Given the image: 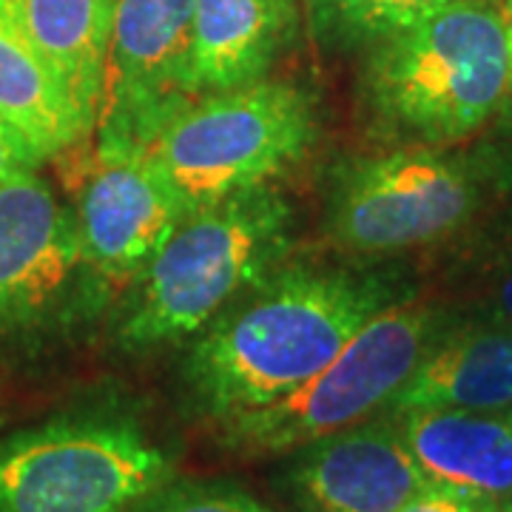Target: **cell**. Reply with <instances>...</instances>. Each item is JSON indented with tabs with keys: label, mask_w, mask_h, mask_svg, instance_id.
Returning <instances> with one entry per match:
<instances>
[{
	"label": "cell",
	"mask_w": 512,
	"mask_h": 512,
	"mask_svg": "<svg viewBox=\"0 0 512 512\" xmlns=\"http://www.w3.org/2000/svg\"><path fill=\"white\" fill-rule=\"evenodd\" d=\"M384 305L390 288L379 279L279 271L200 330L185 382L217 421L265 407L319 373Z\"/></svg>",
	"instance_id": "6da1fadb"
},
{
	"label": "cell",
	"mask_w": 512,
	"mask_h": 512,
	"mask_svg": "<svg viewBox=\"0 0 512 512\" xmlns=\"http://www.w3.org/2000/svg\"><path fill=\"white\" fill-rule=\"evenodd\" d=\"M370 106L421 143H456L490 126L512 97L501 0H453L370 46Z\"/></svg>",
	"instance_id": "7a4b0ae2"
},
{
	"label": "cell",
	"mask_w": 512,
	"mask_h": 512,
	"mask_svg": "<svg viewBox=\"0 0 512 512\" xmlns=\"http://www.w3.org/2000/svg\"><path fill=\"white\" fill-rule=\"evenodd\" d=\"M291 231V205L268 185L188 211L140 274L123 342L154 348L205 330L268 276Z\"/></svg>",
	"instance_id": "3957f363"
},
{
	"label": "cell",
	"mask_w": 512,
	"mask_h": 512,
	"mask_svg": "<svg viewBox=\"0 0 512 512\" xmlns=\"http://www.w3.org/2000/svg\"><path fill=\"white\" fill-rule=\"evenodd\" d=\"M313 137L311 97L291 83L256 80L194 100L157 134L146 160L188 214L268 185Z\"/></svg>",
	"instance_id": "277c9868"
},
{
	"label": "cell",
	"mask_w": 512,
	"mask_h": 512,
	"mask_svg": "<svg viewBox=\"0 0 512 512\" xmlns=\"http://www.w3.org/2000/svg\"><path fill=\"white\" fill-rule=\"evenodd\" d=\"M436 336L439 316L430 308L384 305L308 382L265 407L220 421L222 444L237 453L276 456L373 419L390 407Z\"/></svg>",
	"instance_id": "5b68a950"
},
{
	"label": "cell",
	"mask_w": 512,
	"mask_h": 512,
	"mask_svg": "<svg viewBox=\"0 0 512 512\" xmlns=\"http://www.w3.org/2000/svg\"><path fill=\"white\" fill-rule=\"evenodd\" d=\"M174 461L123 416H63L0 439V512H131Z\"/></svg>",
	"instance_id": "8992f818"
},
{
	"label": "cell",
	"mask_w": 512,
	"mask_h": 512,
	"mask_svg": "<svg viewBox=\"0 0 512 512\" xmlns=\"http://www.w3.org/2000/svg\"><path fill=\"white\" fill-rule=\"evenodd\" d=\"M194 0H114L94 114L97 154H146L200 92L194 86Z\"/></svg>",
	"instance_id": "52a82bcc"
},
{
	"label": "cell",
	"mask_w": 512,
	"mask_h": 512,
	"mask_svg": "<svg viewBox=\"0 0 512 512\" xmlns=\"http://www.w3.org/2000/svg\"><path fill=\"white\" fill-rule=\"evenodd\" d=\"M481 188L464 160L402 148L353 163L333 194V237L359 254H390L450 237L476 214Z\"/></svg>",
	"instance_id": "ba28073f"
},
{
	"label": "cell",
	"mask_w": 512,
	"mask_h": 512,
	"mask_svg": "<svg viewBox=\"0 0 512 512\" xmlns=\"http://www.w3.org/2000/svg\"><path fill=\"white\" fill-rule=\"evenodd\" d=\"M86 268L74 211L35 168L0 185V339L55 325Z\"/></svg>",
	"instance_id": "9c48e42d"
},
{
	"label": "cell",
	"mask_w": 512,
	"mask_h": 512,
	"mask_svg": "<svg viewBox=\"0 0 512 512\" xmlns=\"http://www.w3.org/2000/svg\"><path fill=\"white\" fill-rule=\"evenodd\" d=\"M77 228L89 271L140 276L185 208L146 154H97L77 194Z\"/></svg>",
	"instance_id": "30bf717a"
},
{
	"label": "cell",
	"mask_w": 512,
	"mask_h": 512,
	"mask_svg": "<svg viewBox=\"0 0 512 512\" xmlns=\"http://www.w3.org/2000/svg\"><path fill=\"white\" fill-rule=\"evenodd\" d=\"M288 493L299 512H396L430 481L390 419H367L293 450Z\"/></svg>",
	"instance_id": "8fae6325"
},
{
	"label": "cell",
	"mask_w": 512,
	"mask_h": 512,
	"mask_svg": "<svg viewBox=\"0 0 512 512\" xmlns=\"http://www.w3.org/2000/svg\"><path fill=\"white\" fill-rule=\"evenodd\" d=\"M393 421L430 484L498 504L512 498V407L407 410Z\"/></svg>",
	"instance_id": "7c38bea8"
},
{
	"label": "cell",
	"mask_w": 512,
	"mask_h": 512,
	"mask_svg": "<svg viewBox=\"0 0 512 512\" xmlns=\"http://www.w3.org/2000/svg\"><path fill=\"white\" fill-rule=\"evenodd\" d=\"M510 410L512 328L467 325L436 336L413 376L393 396L387 416L407 410Z\"/></svg>",
	"instance_id": "4fadbf2b"
},
{
	"label": "cell",
	"mask_w": 512,
	"mask_h": 512,
	"mask_svg": "<svg viewBox=\"0 0 512 512\" xmlns=\"http://www.w3.org/2000/svg\"><path fill=\"white\" fill-rule=\"evenodd\" d=\"M296 32V0H194L200 97L265 80Z\"/></svg>",
	"instance_id": "5bb4252c"
},
{
	"label": "cell",
	"mask_w": 512,
	"mask_h": 512,
	"mask_svg": "<svg viewBox=\"0 0 512 512\" xmlns=\"http://www.w3.org/2000/svg\"><path fill=\"white\" fill-rule=\"evenodd\" d=\"M0 123L9 126L35 163L72 151L94 131L66 83L23 35L0 0Z\"/></svg>",
	"instance_id": "9a60e30c"
},
{
	"label": "cell",
	"mask_w": 512,
	"mask_h": 512,
	"mask_svg": "<svg viewBox=\"0 0 512 512\" xmlns=\"http://www.w3.org/2000/svg\"><path fill=\"white\" fill-rule=\"evenodd\" d=\"M29 43L66 83L77 106L97 114L114 0H6Z\"/></svg>",
	"instance_id": "2e32d148"
},
{
	"label": "cell",
	"mask_w": 512,
	"mask_h": 512,
	"mask_svg": "<svg viewBox=\"0 0 512 512\" xmlns=\"http://www.w3.org/2000/svg\"><path fill=\"white\" fill-rule=\"evenodd\" d=\"M453 0H308L316 35L333 46H373Z\"/></svg>",
	"instance_id": "e0dca14e"
},
{
	"label": "cell",
	"mask_w": 512,
	"mask_h": 512,
	"mask_svg": "<svg viewBox=\"0 0 512 512\" xmlns=\"http://www.w3.org/2000/svg\"><path fill=\"white\" fill-rule=\"evenodd\" d=\"M478 311L512 328V208L484 234L473 268Z\"/></svg>",
	"instance_id": "ac0fdd59"
},
{
	"label": "cell",
	"mask_w": 512,
	"mask_h": 512,
	"mask_svg": "<svg viewBox=\"0 0 512 512\" xmlns=\"http://www.w3.org/2000/svg\"><path fill=\"white\" fill-rule=\"evenodd\" d=\"M131 512H274L228 484H163Z\"/></svg>",
	"instance_id": "d6986e66"
},
{
	"label": "cell",
	"mask_w": 512,
	"mask_h": 512,
	"mask_svg": "<svg viewBox=\"0 0 512 512\" xmlns=\"http://www.w3.org/2000/svg\"><path fill=\"white\" fill-rule=\"evenodd\" d=\"M501 504L481 498L473 493H461L453 487L441 484H427L421 493H416L410 501H404L396 512H498Z\"/></svg>",
	"instance_id": "ffe728a7"
},
{
	"label": "cell",
	"mask_w": 512,
	"mask_h": 512,
	"mask_svg": "<svg viewBox=\"0 0 512 512\" xmlns=\"http://www.w3.org/2000/svg\"><path fill=\"white\" fill-rule=\"evenodd\" d=\"M26 168H37L35 157L20 143L12 128L0 123V185L20 171H26Z\"/></svg>",
	"instance_id": "44dd1931"
},
{
	"label": "cell",
	"mask_w": 512,
	"mask_h": 512,
	"mask_svg": "<svg viewBox=\"0 0 512 512\" xmlns=\"http://www.w3.org/2000/svg\"><path fill=\"white\" fill-rule=\"evenodd\" d=\"M498 154H501V168L504 174L512 180V97L507 100V106L498 114Z\"/></svg>",
	"instance_id": "7402d4cb"
},
{
	"label": "cell",
	"mask_w": 512,
	"mask_h": 512,
	"mask_svg": "<svg viewBox=\"0 0 512 512\" xmlns=\"http://www.w3.org/2000/svg\"><path fill=\"white\" fill-rule=\"evenodd\" d=\"M501 12H504V23H507V37H510V55H512V0H501Z\"/></svg>",
	"instance_id": "603a6c76"
},
{
	"label": "cell",
	"mask_w": 512,
	"mask_h": 512,
	"mask_svg": "<svg viewBox=\"0 0 512 512\" xmlns=\"http://www.w3.org/2000/svg\"><path fill=\"white\" fill-rule=\"evenodd\" d=\"M498 512H512V498L510 501H504V504H501V510Z\"/></svg>",
	"instance_id": "cb8c5ba5"
}]
</instances>
